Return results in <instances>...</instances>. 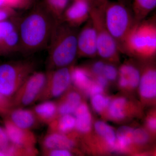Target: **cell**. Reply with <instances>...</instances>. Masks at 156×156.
I'll return each instance as SVG.
<instances>
[{"label": "cell", "instance_id": "obj_15", "mask_svg": "<svg viewBox=\"0 0 156 156\" xmlns=\"http://www.w3.org/2000/svg\"><path fill=\"white\" fill-rule=\"evenodd\" d=\"M31 109L40 124L48 125L58 115L57 103L51 100L41 101Z\"/></svg>", "mask_w": 156, "mask_h": 156}, {"label": "cell", "instance_id": "obj_29", "mask_svg": "<svg viewBox=\"0 0 156 156\" xmlns=\"http://www.w3.org/2000/svg\"><path fill=\"white\" fill-rule=\"evenodd\" d=\"M110 103L108 98L105 97L101 94L92 96V104L94 109L98 112L103 111Z\"/></svg>", "mask_w": 156, "mask_h": 156}, {"label": "cell", "instance_id": "obj_32", "mask_svg": "<svg viewBox=\"0 0 156 156\" xmlns=\"http://www.w3.org/2000/svg\"><path fill=\"white\" fill-rule=\"evenodd\" d=\"M71 151L63 149L42 150V154L45 156H70L72 155Z\"/></svg>", "mask_w": 156, "mask_h": 156}, {"label": "cell", "instance_id": "obj_12", "mask_svg": "<svg viewBox=\"0 0 156 156\" xmlns=\"http://www.w3.org/2000/svg\"><path fill=\"white\" fill-rule=\"evenodd\" d=\"M3 123L4 128L11 143L25 147H36L37 137L32 130L18 127L6 118H4Z\"/></svg>", "mask_w": 156, "mask_h": 156}, {"label": "cell", "instance_id": "obj_6", "mask_svg": "<svg viewBox=\"0 0 156 156\" xmlns=\"http://www.w3.org/2000/svg\"><path fill=\"white\" fill-rule=\"evenodd\" d=\"M32 60L10 62L0 65V93L12 98L35 69Z\"/></svg>", "mask_w": 156, "mask_h": 156}, {"label": "cell", "instance_id": "obj_14", "mask_svg": "<svg viewBox=\"0 0 156 156\" xmlns=\"http://www.w3.org/2000/svg\"><path fill=\"white\" fill-rule=\"evenodd\" d=\"M42 150L63 149L71 151L76 146L72 136L68 134L48 132L41 140Z\"/></svg>", "mask_w": 156, "mask_h": 156}, {"label": "cell", "instance_id": "obj_1", "mask_svg": "<svg viewBox=\"0 0 156 156\" xmlns=\"http://www.w3.org/2000/svg\"><path fill=\"white\" fill-rule=\"evenodd\" d=\"M56 20L43 3L21 17L20 53L29 55L48 48Z\"/></svg>", "mask_w": 156, "mask_h": 156}, {"label": "cell", "instance_id": "obj_24", "mask_svg": "<svg viewBox=\"0 0 156 156\" xmlns=\"http://www.w3.org/2000/svg\"><path fill=\"white\" fill-rule=\"evenodd\" d=\"M4 156H36L39 154L36 147H25L10 142L7 147L3 149Z\"/></svg>", "mask_w": 156, "mask_h": 156}, {"label": "cell", "instance_id": "obj_11", "mask_svg": "<svg viewBox=\"0 0 156 156\" xmlns=\"http://www.w3.org/2000/svg\"><path fill=\"white\" fill-rule=\"evenodd\" d=\"M90 9V0H74L64 11L62 20L70 26L78 28L89 19Z\"/></svg>", "mask_w": 156, "mask_h": 156}, {"label": "cell", "instance_id": "obj_34", "mask_svg": "<svg viewBox=\"0 0 156 156\" xmlns=\"http://www.w3.org/2000/svg\"><path fill=\"white\" fill-rule=\"evenodd\" d=\"M16 10L10 8L0 9V22L18 16Z\"/></svg>", "mask_w": 156, "mask_h": 156}, {"label": "cell", "instance_id": "obj_31", "mask_svg": "<svg viewBox=\"0 0 156 156\" xmlns=\"http://www.w3.org/2000/svg\"><path fill=\"white\" fill-rule=\"evenodd\" d=\"M149 136L147 133L143 129L138 128L134 130L133 141L138 144H144L147 142Z\"/></svg>", "mask_w": 156, "mask_h": 156}, {"label": "cell", "instance_id": "obj_40", "mask_svg": "<svg viewBox=\"0 0 156 156\" xmlns=\"http://www.w3.org/2000/svg\"><path fill=\"white\" fill-rule=\"evenodd\" d=\"M118 1L126 6H128V7L131 8L132 0H118Z\"/></svg>", "mask_w": 156, "mask_h": 156}, {"label": "cell", "instance_id": "obj_25", "mask_svg": "<svg viewBox=\"0 0 156 156\" xmlns=\"http://www.w3.org/2000/svg\"><path fill=\"white\" fill-rule=\"evenodd\" d=\"M95 131L100 136L103 137L108 144L113 149L116 140L115 133L112 128L102 121H98L95 123Z\"/></svg>", "mask_w": 156, "mask_h": 156}, {"label": "cell", "instance_id": "obj_28", "mask_svg": "<svg viewBox=\"0 0 156 156\" xmlns=\"http://www.w3.org/2000/svg\"><path fill=\"white\" fill-rule=\"evenodd\" d=\"M34 0H0V9L10 8L15 9H27L34 2Z\"/></svg>", "mask_w": 156, "mask_h": 156}, {"label": "cell", "instance_id": "obj_21", "mask_svg": "<svg viewBox=\"0 0 156 156\" xmlns=\"http://www.w3.org/2000/svg\"><path fill=\"white\" fill-rule=\"evenodd\" d=\"M156 7V0H132L131 9L135 22L145 19Z\"/></svg>", "mask_w": 156, "mask_h": 156}, {"label": "cell", "instance_id": "obj_26", "mask_svg": "<svg viewBox=\"0 0 156 156\" xmlns=\"http://www.w3.org/2000/svg\"><path fill=\"white\" fill-rule=\"evenodd\" d=\"M68 2L69 0H44L43 4L55 19L61 20Z\"/></svg>", "mask_w": 156, "mask_h": 156}, {"label": "cell", "instance_id": "obj_19", "mask_svg": "<svg viewBox=\"0 0 156 156\" xmlns=\"http://www.w3.org/2000/svg\"><path fill=\"white\" fill-rule=\"evenodd\" d=\"M81 103V97L78 92L70 91L57 104L58 116L72 114Z\"/></svg>", "mask_w": 156, "mask_h": 156}, {"label": "cell", "instance_id": "obj_41", "mask_svg": "<svg viewBox=\"0 0 156 156\" xmlns=\"http://www.w3.org/2000/svg\"></svg>", "mask_w": 156, "mask_h": 156}, {"label": "cell", "instance_id": "obj_18", "mask_svg": "<svg viewBox=\"0 0 156 156\" xmlns=\"http://www.w3.org/2000/svg\"><path fill=\"white\" fill-rule=\"evenodd\" d=\"M48 126V132L68 134L75 128V117L70 114L58 116Z\"/></svg>", "mask_w": 156, "mask_h": 156}, {"label": "cell", "instance_id": "obj_30", "mask_svg": "<svg viewBox=\"0 0 156 156\" xmlns=\"http://www.w3.org/2000/svg\"><path fill=\"white\" fill-rule=\"evenodd\" d=\"M14 108L12 98L8 97L0 93V115L4 118Z\"/></svg>", "mask_w": 156, "mask_h": 156}, {"label": "cell", "instance_id": "obj_10", "mask_svg": "<svg viewBox=\"0 0 156 156\" xmlns=\"http://www.w3.org/2000/svg\"><path fill=\"white\" fill-rule=\"evenodd\" d=\"M97 55H98L97 36L89 19L78 34L77 56L93 57Z\"/></svg>", "mask_w": 156, "mask_h": 156}, {"label": "cell", "instance_id": "obj_22", "mask_svg": "<svg viewBox=\"0 0 156 156\" xmlns=\"http://www.w3.org/2000/svg\"><path fill=\"white\" fill-rule=\"evenodd\" d=\"M71 81L75 87L86 92L93 83L87 70L79 67H72Z\"/></svg>", "mask_w": 156, "mask_h": 156}, {"label": "cell", "instance_id": "obj_17", "mask_svg": "<svg viewBox=\"0 0 156 156\" xmlns=\"http://www.w3.org/2000/svg\"><path fill=\"white\" fill-rule=\"evenodd\" d=\"M119 84L120 87L136 88L139 85L140 74L139 70L130 64H123L120 68Z\"/></svg>", "mask_w": 156, "mask_h": 156}, {"label": "cell", "instance_id": "obj_3", "mask_svg": "<svg viewBox=\"0 0 156 156\" xmlns=\"http://www.w3.org/2000/svg\"><path fill=\"white\" fill-rule=\"evenodd\" d=\"M155 16L135 23L126 37L122 53L142 58H151L156 53Z\"/></svg>", "mask_w": 156, "mask_h": 156}, {"label": "cell", "instance_id": "obj_9", "mask_svg": "<svg viewBox=\"0 0 156 156\" xmlns=\"http://www.w3.org/2000/svg\"><path fill=\"white\" fill-rule=\"evenodd\" d=\"M19 15L0 22V55L20 53Z\"/></svg>", "mask_w": 156, "mask_h": 156}, {"label": "cell", "instance_id": "obj_35", "mask_svg": "<svg viewBox=\"0 0 156 156\" xmlns=\"http://www.w3.org/2000/svg\"><path fill=\"white\" fill-rule=\"evenodd\" d=\"M10 143V140L5 128L0 126V149L5 148Z\"/></svg>", "mask_w": 156, "mask_h": 156}, {"label": "cell", "instance_id": "obj_5", "mask_svg": "<svg viewBox=\"0 0 156 156\" xmlns=\"http://www.w3.org/2000/svg\"><path fill=\"white\" fill-rule=\"evenodd\" d=\"M105 16L109 32L116 43L120 52H122L126 37L136 23L132 9L118 1H108Z\"/></svg>", "mask_w": 156, "mask_h": 156}, {"label": "cell", "instance_id": "obj_2", "mask_svg": "<svg viewBox=\"0 0 156 156\" xmlns=\"http://www.w3.org/2000/svg\"><path fill=\"white\" fill-rule=\"evenodd\" d=\"M77 28L57 20L48 44V70L68 67L77 56Z\"/></svg>", "mask_w": 156, "mask_h": 156}, {"label": "cell", "instance_id": "obj_16", "mask_svg": "<svg viewBox=\"0 0 156 156\" xmlns=\"http://www.w3.org/2000/svg\"><path fill=\"white\" fill-rule=\"evenodd\" d=\"M139 90L141 96L152 98L156 95V71L153 68L146 69L140 76Z\"/></svg>", "mask_w": 156, "mask_h": 156}, {"label": "cell", "instance_id": "obj_39", "mask_svg": "<svg viewBox=\"0 0 156 156\" xmlns=\"http://www.w3.org/2000/svg\"><path fill=\"white\" fill-rule=\"evenodd\" d=\"M147 126L149 128L153 130H155L156 128V120L155 118H151L147 121Z\"/></svg>", "mask_w": 156, "mask_h": 156}, {"label": "cell", "instance_id": "obj_37", "mask_svg": "<svg viewBox=\"0 0 156 156\" xmlns=\"http://www.w3.org/2000/svg\"><path fill=\"white\" fill-rule=\"evenodd\" d=\"M105 64L103 62L98 61L95 62L93 64L92 68V71L93 73L98 76L101 75L103 73L104 68Z\"/></svg>", "mask_w": 156, "mask_h": 156}, {"label": "cell", "instance_id": "obj_36", "mask_svg": "<svg viewBox=\"0 0 156 156\" xmlns=\"http://www.w3.org/2000/svg\"><path fill=\"white\" fill-rule=\"evenodd\" d=\"M104 90V88L97 83L93 82L92 85L86 91V92L89 95H93L96 94H101Z\"/></svg>", "mask_w": 156, "mask_h": 156}, {"label": "cell", "instance_id": "obj_23", "mask_svg": "<svg viewBox=\"0 0 156 156\" xmlns=\"http://www.w3.org/2000/svg\"><path fill=\"white\" fill-rule=\"evenodd\" d=\"M134 129L128 126H122L118 129L117 131V142L114 149L122 151L130 145L133 141Z\"/></svg>", "mask_w": 156, "mask_h": 156}, {"label": "cell", "instance_id": "obj_33", "mask_svg": "<svg viewBox=\"0 0 156 156\" xmlns=\"http://www.w3.org/2000/svg\"><path fill=\"white\" fill-rule=\"evenodd\" d=\"M102 75L108 80L114 81L116 79L118 71L116 68L112 64H105Z\"/></svg>", "mask_w": 156, "mask_h": 156}, {"label": "cell", "instance_id": "obj_8", "mask_svg": "<svg viewBox=\"0 0 156 156\" xmlns=\"http://www.w3.org/2000/svg\"><path fill=\"white\" fill-rule=\"evenodd\" d=\"M71 67L48 70L44 87L38 101L61 97L67 91L71 81Z\"/></svg>", "mask_w": 156, "mask_h": 156}, {"label": "cell", "instance_id": "obj_27", "mask_svg": "<svg viewBox=\"0 0 156 156\" xmlns=\"http://www.w3.org/2000/svg\"><path fill=\"white\" fill-rule=\"evenodd\" d=\"M127 103L126 98H118L112 101L109 107L108 113L112 119L116 120L122 119L126 116L124 112Z\"/></svg>", "mask_w": 156, "mask_h": 156}, {"label": "cell", "instance_id": "obj_13", "mask_svg": "<svg viewBox=\"0 0 156 156\" xmlns=\"http://www.w3.org/2000/svg\"><path fill=\"white\" fill-rule=\"evenodd\" d=\"M4 118L16 126L28 130H32L40 124L32 110L25 108H14Z\"/></svg>", "mask_w": 156, "mask_h": 156}, {"label": "cell", "instance_id": "obj_38", "mask_svg": "<svg viewBox=\"0 0 156 156\" xmlns=\"http://www.w3.org/2000/svg\"><path fill=\"white\" fill-rule=\"evenodd\" d=\"M96 83L104 88L106 87L108 84V80L102 75L98 76Z\"/></svg>", "mask_w": 156, "mask_h": 156}, {"label": "cell", "instance_id": "obj_7", "mask_svg": "<svg viewBox=\"0 0 156 156\" xmlns=\"http://www.w3.org/2000/svg\"><path fill=\"white\" fill-rule=\"evenodd\" d=\"M47 74L34 72L12 97L14 108H25L38 101L46 82Z\"/></svg>", "mask_w": 156, "mask_h": 156}, {"label": "cell", "instance_id": "obj_4", "mask_svg": "<svg viewBox=\"0 0 156 156\" xmlns=\"http://www.w3.org/2000/svg\"><path fill=\"white\" fill-rule=\"evenodd\" d=\"M108 0H90L89 19L96 32L98 53L101 58L115 61L120 51L114 39L111 35L105 23V11Z\"/></svg>", "mask_w": 156, "mask_h": 156}, {"label": "cell", "instance_id": "obj_20", "mask_svg": "<svg viewBox=\"0 0 156 156\" xmlns=\"http://www.w3.org/2000/svg\"><path fill=\"white\" fill-rule=\"evenodd\" d=\"M76 119L75 128L81 133L90 131L92 126V116L87 105L81 103L74 112Z\"/></svg>", "mask_w": 156, "mask_h": 156}]
</instances>
